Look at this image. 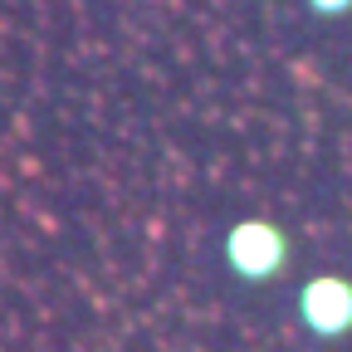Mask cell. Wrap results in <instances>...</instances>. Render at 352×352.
I'll return each instance as SVG.
<instances>
[{
    "instance_id": "6da1fadb",
    "label": "cell",
    "mask_w": 352,
    "mask_h": 352,
    "mask_svg": "<svg viewBox=\"0 0 352 352\" xmlns=\"http://www.w3.org/2000/svg\"><path fill=\"white\" fill-rule=\"evenodd\" d=\"M220 259L240 284H279L294 264V235L279 226V220H264V215H245L226 230L220 240Z\"/></svg>"
},
{
    "instance_id": "3957f363",
    "label": "cell",
    "mask_w": 352,
    "mask_h": 352,
    "mask_svg": "<svg viewBox=\"0 0 352 352\" xmlns=\"http://www.w3.org/2000/svg\"><path fill=\"white\" fill-rule=\"evenodd\" d=\"M308 10L323 20H338V15H352V0H308Z\"/></svg>"
},
{
    "instance_id": "7a4b0ae2",
    "label": "cell",
    "mask_w": 352,
    "mask_h": 352,
    "mask_svg": "<svg viewBox=\"0 0 352 352\" xmlns=\"http://www.w3.org/2000/svg\"><path fill=\"white\" fill-rule=\"evenodd\" d=\"M294 318L314 342L352 338V274H342V270L308 274L294 294Z\"/></svg>"
}]
</instances>
